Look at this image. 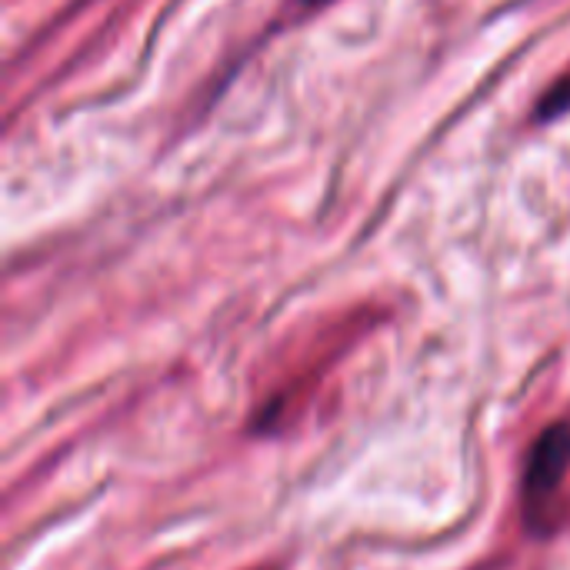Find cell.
<instances>
[{
    "mask_svg": "<svg viewBox=\"0 0 570 570\" xmlns=\"http://www.w3.org/2000/svg\"><path fill=\"white\" fill-rule=\"evenodd\" d=\"M561 110H570V73L564 77H558V83L541 97V117H554V114H561Z\"/></svg>",
    "mask_w": 570,
    "mask_h": 570,
    "instance_id": "cell-2",
    "label": "cell"
},
{
    "mask_svg": "<svg viewBox=\"0 0 570 570\" xmlns=\"http://www.w3.org/2000/svg\"><path fill=\"white\" fill-rule=\"evenodd\" d=\"M521 508L534 534H554L564 524L570 508V421L548 424L531 444Z\"/></svg>",
    "mask_w": 570,
    "mask_h": 570,
    "instance_id": "cell-1",
    "label": "cell"
},
{
    "mask_svg": "<svg viewBox=\"0 0 570 570\" xmlns=\"http://www.w3.org/2000/svg\"><path fill=\"white\" fill-rule=\"evenodd\" d=\"M304 7H321V3H327V0H301Z\"/></svg>",
    "mask_w": 570,
    "mask_h": 570,
    "instance_id": "cell-3",
    "label": "cell"
}]
</instances>
